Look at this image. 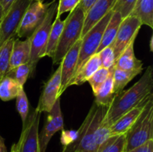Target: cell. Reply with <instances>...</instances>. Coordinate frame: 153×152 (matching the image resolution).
<instances>
[{
	"mask_svg": "<svg viewBox=\"0 0 153 152\" xmlns=\"http://www.w3.org/2000/svg\"><path fill=\"white\" fill-rule=\"evenodd\" d=\"M85 17V14L83 10L77 6L74 10L70 12V14L64 19V26L55 55L52 58L54 65L59 64L72 46L82 38Z\"/></svg>",
	"mask_w": 153,
	"mask_h": 152,
	"instance_id": "3957f363",
	"label": "cell"
},
{
	"mask_svg": "<svg viewBox=\"0 0 153 152\" xmlns=\"http://www.w3.org/2000/svg\"><path fill=\"white\" fill-rule=\"evenodd\" d=\"M126 134L110 137L99 147L97 152H124Z\"/></svg>",
	"mask_w": 153,
	"mask_h": 152,
	"instance_id": "484cf974",
	"label": "cell"
},
{
	"mask_svg": "<svg viewBox=\"0 0 153 152\" xmlns=\"http://www.w3.org/2000/svg\"><path fill=\"white\" fill-rule=\"evenodd\" d=\"M78 137V131H61V143L63 145V148L67 147L69 145L72 144Z\"/></svg>",
	"mask_w": 153,
	"mask_h": 152,
	"instance_id": "836d02e7",
	"label": "cell"
},
{
	"mask_svg": "<svg viewBox=\"0 0 153 152\" xmlns=\"http://www.w3.org/2000/svg\"><path fill=\"white\" fill-rule=\"evenodd\" d=\"M1 77H0V80H1Z\"/></svg>",
	"mask_w": 153,
	"mask_h": 152,
	"instance_id": "7bdbcfd3",
	"label": "cell"
},
{
	"mask_svg": "<svg viewBox=\"0 0 153 152\" xmlns=\"http://www.w3.org/2000/svg\"><path fill=\"white\" fill-rule=\"evenodd\" d=\"M61 63H59L56 71L45 83L35 110L40 113L43 112L49 113L56 100L60 98L58 93L61 89Z\"/></svg>",
	"mask_w": 153,
	"mask_h": 152,
	"instance_id": "7c38bea8",
	"label": "cell"
},
{
	"mask_svg": "<svg viewBox=\"0 0 153 152\" xmlns=\"http://www.w3.org/2000/svg\"><path fill=\"white\" fill-rule=\"evenodd\" d=\"M97 1V0H80L78 6L83 10L85 14H86L89 9L94 5V3Z\"/></svg>",
	"mask_w": 153,
	"mask_h": 152,
	"instance_id": "d590c367",
	"label": "cell"
},
{
	"mask_svg": "<svg viewBox=\"0 0 153 152\" xmlns=\"http://www.w3.org/2000/svg\"><path fill=\"white\" fill-rule=\"evenodd\" d=\"M111 126L108 124V122L105 120V117L101 121L99 125L95 134L96 145H97V149L99 148L101 145H102L109 137H111L110 134Z\"/></svg>",
	"mask_w": 153,
	"mask_h": 152,
	"instance_id": "f546056e",
	"label": "cell"
},
{
	"mask_svg": "<svg viewBox=\"0 0 153 152\" xmlns=\"http://www.w3.org/2000/svg\"><path fill=\"white\" fill-rule=\"evenodd\" d=\"M16 0H0V5L2 7L3 16L7 13V10L10 7V6L14 3Z\"/></svg>",
	"mask_w": 153,
	"mask_h": 152,
	"instance_id": "8d00e7d4",
	"label": "cell"
},
{
	"mask_svg": "<svg viewBox=\"0 0 153 152\" xmlns=\"http://www.w3.org/2000/svg\"><path fill=\"white\" fill-rule=\"evenodd\" d=\"M153 69L151 66L131 87L115 94L108 107L105 120L110 126L123 115L153 98Z\"/></svg>",
	"mask_w": 153,
	"mask_h": 152,
	"instance_id": "6da1fadb",
	"label": "cell"
},
{
	"mask_svg": "<svg viewBox=\"0 0 153 152\" xmlns=\"http://www.w3.org/2000/svg\"><path fill=\"white\" fill-rule=\"evenodd\" d=\"M142 24L137 17L128 16L123 19L111 47L114 52L115 61L132 41L135 40Z\"/></svg>",
	"mask_w": 153,
	"mask_h": 152,
	"instance_id": "ba28073f",
	"label": "cell"
},
{
	"mask_svg": "<svg viewBox=\"0 0 153 152\" xmlns=\"http://www.w3.org/2000/svg\"><path fill=\"white\" fill-rule=\"evenodd\" d=\"M112 13H113V10H111L101 20L99 21L91 30H89L82 38L79 59H78L75 74L79 71L82 65L91 56L97 54V49L101 43L104 30L111 17Z\"/></svg>",
	"mask_w": 153,
	"mask_h": 152,
	"instance_id": "8992f818",
	"label": "cell"
},
{
	"mask_svg": "<svg viewBox=\"0 0 153 152\" xmlns=\"http://www.w3.org/2000/svg\"><path fill=\"white\" fill-rule=\"evenodd\" d=\"M64 23H65V20H61V16L55 17V19L53 21L50 33H49V39H48L43 58L46 56L52 58L54 57L57 46H58L60 37H61L63 28L64 26Z\"/></svg>",
	"mask_w": 153,
	"mask_h": 152,
	"instance_id": "7402d4cb",
	"label": "cell"
},
{
	"mask_svg": "<svg viewBox=\"0 0 153 152\" xmlns=\"http://www.w3.org/2000/svg\"><path fill=\"white\" fill-rule=\"evenodd\" d=\"M16 37L6 40L0 46V77L2 78L9 72L10 61L11 57L12 49Z\"/></svg>",
	"mask_w": 153,
	"mask_h": 152,
	"instance_id": "d4e9b609",
	"label": "cell"
},
{
	"mask_svg": "<svg viewBox=\"0 0 153 152\" xmlns=\"http://www.w3.org/2000/svg\"><path fill=\"white\" fill-rule=\"evenodd\" d=\"M148 101L133 108L132 110L128 111V113L123 115L114 123H113V125L110 128L111 137L126 134L127 131L131 128L133 124L135 122L136 119H137V117L140 114L143 107H145V105H146Z\"/></svg>",
	"mask_w": 153,
	"mask_h": 152,
	"instance_id": "9a60e30c",
	"label": "cell"
},
{
	"mask_svg": "<svg viewBox=\"0 0 153 152\" xmlns=\"http://www.w3.org/2000/svg\"><path fill=\"white\" fill-rule=\"evenodd\" d=\"M80 0H59L58 1L56 16H61L66 12H71L79 4Z\"/></svg>",
	"mask_w": 153,
	"mask_h": 152,
	"instance_id": "d6a6232c",
	"label": "cell"
},
{
	"mask_svg": "<svg viewBox=\"0 0 153 152\" xmlns=\"http://www.w3.org/2000/svg\"><path fill=\"white\" fill-rule=\"evenodd\" d=\"M16 110L22 119V127L25 125L29 113V102L23 87L19 89L16 97Z\"/></svg>",
	"mask_w": 153,
	"mask_h": 152,
	"instance_id": "4316f807",
	"label": "cell"
},
{
	"mask_svg": "<svg viewBox=\"0 0 153 152\" xmlns=\"http://www.w3.org/2000/svg\"></svg>",
	"mask_w": 153,
	"mask_h": 152,
	"instance_id": "ee69618b",
	"label": "cell"
},
{
	"mask_svg": "<svg viewBox=\"0 0 153 152\" xmlns=\"http://www.w3.org/2000/svg\"><path fill=\"white\" fill-rule=\"evenodd\" d=\"M3 17V10H2V7H1V6L0 5V22H1V19H2Z\"/></svg>",
	"mask_w": 153,
	"mask_h": 152,
	"instance_id": "ab89813d",
	"label": "cell"
},
{
	"mask_svg": "<svg viewBox=\"0 0 153 152\" xmlns=\"http://www.w3.org/2000/svg\"><path fill=\"white\" fill-rule=\"evenodd\" d=\"M134 41L131 42L128 47L123 51L119 58L115 61V66L126 71L143 69V62L136 58L134 55Z\"/></svg>",
	"mask_w": 153,
	"mask_h": 152,
	"instance_id": "ac0fdd59",
	"label": "cell"
},
{
	"mask_svg": "<svg viewBox=\"0 0 153 152\" xmlns=\"http://www.w3.org/2000/svg\"><path fill=\"white\" fill-rule=\"evenodd\" d=\"M51 2L43 3L33 1L29 4L24 13L23 17L16 31V36L18 37H28L32 34L34 30L39 26L44 19Z\"/></svg>",
	"mask_w": 153,
	"mask_h": 152,
	"instance_id": "30bf717a",
	"label": "cell"
},
{
	"mask_svg": "<svg viewBox=\"0 0 153 152\" xmlns=\"http://www.w3.org/2000/svg\"><path fill=\"white\" fill-rule=\"evenodd\" d=\"M101 66V61L99 54H95L91 56L75 74L73 78L69 82L67 88L73 85L79 86L85 83Z\"/></svg>",
	"mask_w": 153,
	"mask_h": 152,
	"instance_id": "2e32d148",
	"label": "cell"
},
{
	"mask_svg": "<svg viewBox=\"0 0 153 152\" xmlns=\"http://www.w3.org/2000/svg\"><path fill=\"white\" fill-rule=\"evenodd\" d=\"M117 0H97L85 14L82 38L108 13L112 10ZM81 38V39H82Z\"/></svg>",
	"mask_w": 153,
	"mask_h": 152,
	"instance_id": "5bb4252c",
	"label": "cell"
},
{
	"mask_svg": "<svg viewBox=\"0 0 153 152\" xmlns=\"http://www.w3.org/2000/svg\"><path fill=\"white\" fill-rule=\"evenodd\" d=\"M81 43H82V39H79L67 52L61 62L60 63L61 66V85L58 93L59 97L67 89L69 82L73 78L76 72Z\"/></svg>",
	"mask_w": 153,
	"mask_h": 152,
	"instance_id": "4fadbf2b",
	"label": "cell"
},
{
	"mask_svg": "<svg viewBox=\"0 0 153 152\" xmlns=\"http://www.w3.org/2000/svg\"><path fill=\"white\" fill-rule=\"evenodd\" d=\"M108 109V107L94 103L83 123L78 130V137L76 141L63 148L61 152H97L96 131L105 116Z\"/></svg>",
	"mask_w": 153,
	"mask_h": 152,
	"instance_id": "7a4b0ae2",
	"label": "cell"
},
{
	"mask_svg": "<svg viewBox=\"0 0 153 152\" xmlns=\"http://www.w3.org/2000/svg\"><path fill=\"white\" fill-rule=\"evenodd\" d=\"M21 86L16 80L8 75L4 76L0 80V99L8 101L16 98Z\"/></svg>",
	"mask_w": 153,
	"mask_h": 152,
	"instance_id": "cb8c5ba5",
	"label": "cell"
},
{
	"mask_svg": "<svg viewBox=\"0 0 153 152\" xmlns=\"http://www.w3.org/2000/svg\"><path fill=\"white\" fill-rule=\"evenodd\" d=\"M32 0H16L0 22V46L8 39L16 36V31L25 10Z\"/></svg>",
	"mask_w": 153,
	"mask_h": 152,
	"instance_id": "52a82bcc",
	"label": "cell"
},
{
	"mask_svg": "<svg viewBox=\"0 0 153 152\" xmlns=\"http://www.w3.org/2000/svg\"><path fill=\"white\" fill-rule=\"evenodd\" d=\"M32 1H40V2H43V1H44L45 0H32Z\"/></svg>",
	"mask_w": 153,
	"mask_h": 152,
	"instance_id": "b9f144b4",
	"label": "cell"
},
{
	"mask_svg": "<svg viewBox=\"0 0 153 152\" xmlns=\"http://www.w3.org/2000/svg\"><path fill=\"white\" fill-rule=\"evenodd\" d=\"M143 69L132 70L126 71L118 69L115 66L113 74L114 79V92L118 93L120 91L123 90L125 86L132 80L133 78L142 72Z\"/></svg>",
	"mask_w": 153,
	"mask_h": 152,
	"instance_id": "603a6c76",
	"label": "cell"
},
{
	"mask_svg": "<svg viewBox=\"0 0 153 152\" xmlns=\"http://www.w3.org/2000/svg\"><path fill=\"white\" fill-rule=\"evenodd\" d=\"M122 20L123 18L120 13L117 11H113L110 20L108 22L107 25L104 30L101 43H100V46L97 49V54L99 53L100 51L102 50L105 48L111 45V43L114 40L118 28H119Z\"/></svg>",
	"mask_w": 153,
	"mask_h": 152,
	"instance_id": "ffe728a7",
	"label": "cell"
},
{
	"mask_svg": "<svg viewBox=\"0 0 153 152\" xmlns=\"http://www.w3.org/2000/svg\"><path fill=\"white\" fill-rule=\"evenodd\" d=\"M33 75L32 69L28 63L22 64L7 73V75L14 79L21 86H23L28 77Z\"/></svg>",
	"mask_w": 153,
	"mask_h": 152,
	"instance_id": "83f0119b",
	"label": "cell"
},
{
	"mask_svg": "<svg viewBox=\"0 0 153 152\" xmlns=\"http://www.w3.org/2000/svg\"><path fill=\"white\" fill-rule=\"evenodd\" d=\"M129 16L137 17L141 22L153 28V0H137Z\"/></svg>",
	"mask_w": 153,
	"mask_h": 152,
	"instance_id": "44dd1931",
	"label": "cell"
},
{
	"mask_svg": "<svg viewBox=\"0 0 153 152\" xmlns=\"http://www.w3.org/2000/svg\"><path fill=\"white\" fill-rule=\"evenodd\" d=\"M137 0H117L112 10L120 13L123 19L129 16Z\"/></svg>",
	"mask_w": 153,
	"mask_h": 152,
	"instance_id": "4dcf8cb0",
	"label": "cell"
},
{
	"mask_svg": "<svg viewBox=\"0 0 153 152\" xmlns=\"http://www.w3.org/2000/svg\"><path fill=\"white\" fill-rule=\"evenodd\" d=\"M115 65L109 68L110 73L106 79L105 81L102 83L100 89H98L97 93L94 95L95 96V101L94 103L97 105L104 106L108 107L111 104L115 96V93L114 92V79L113 74L114 71Z\"/></svg>",
	"mask_w": 153,
	"mask_h": 152,
	"instance_id": "d6986e66",
	"label": "cell"
},
{
	"mask_svg": "<svg viewBox=\"0 0 153 152\" xmlns=\"http://www.w3.org/2000/svg\"><path fill=\"white\" fill-rule=\"evenodd\" d=\"M40 114L34 110L28 116L19 141L16 143L18 152H40L38 141Z\"/></svg>",
	"mask_w": 153,
	"mask_h": 152,
	"instance_id": "9c48e42d",
	"label": "cell"
},
{
	"mask_svg": "<svg viewBox=\"0 0 153 152\" xmlns=\"http://www.w3.org/2000/svg\"><path fill=\"white\" fill-rule=\"evenodd\" d=\"M109 73H110V69H109L101 66L88 79L87 82H88L90 85H91L93 92H94V95L97 93L100 86L105 81V80L108 77Z\"/></svg>",
	"mask_w": 153,
	"mask_h": 152,
	"instance_id": "f1b7e54d",
	"label": "cell"
},
{
	"mask_svg": "<svg viewBox=\"0 0 153 152\" xmlns=\"http://www.w3.org/2000/svg\"><path fill=\"white\" fill-rule=\"evenodd\" d=\"M153 139V98L139 115L135 122L126 134L124 152H128Z\"/></svg>",
	"mask_w": 153,
	"mask_h": 152,
	"instance_id": "277c9868",
	"label": "cell"
},
{
	"mask_svg": "<svg viewBox=\"0 0 153 152\" xmlns=\"http://www.w3.org/2000/svg\"><path fill=\"white\" fill-rule=\"evenodd\" d=\"M152 37H151V39H150V50H151V52H152Z\"/></svg>",
	"mask_w": 153,
	"mask_h": 152,
	"instance_id": "60d3db41",
	"label": "cell"
},
{
	"mask_svg": "<svg viewBox=\"0 0 153 152\" xmlns=\"http://www.w3.org/2000/svg\"><path fill=\"white\" fill-rule=\"evenodd\" d=\"M57 7L58 1L56 0H53L48 7L43 20L29 37L31 43V54L28 64L31 66L33 73L35 71L38 61L43 58L49 33L53 24L54 17L56 14Z\"/></svg>",
	"mask_w": 153,
	"mask_h": 152,
	"instance_id": "5b68a950",
	"label": "cell"
},
{
	"mask_svg": "<svg viewBox=\"0 0 153 152\" xmlns=\"http://www.w3.org/2000/svg\"><path fill=\"white\" fill-rule=\"evenodd\" d=\"M10 152H18V151H17V148H16V143H14V144H13V145H12L11 150H10Z\"/></svg>",
	"mask_w": 153,
	"mask_h": 152,
	"instance_id": "f35d334b",
	"label": "cell"
},
{
	"mask_svg": "<svg viewBox=\"0 0 153 152\" xmlns=\"http://www.w3.org/2000/svg\"><path fill=\"white\" fill-rule=\"evenodd\" d=\"M97 54H99L100 61H101V65L102 67L109 69L115 65L114 52L111 46L105 48Z\"/></svg>",
	"mask_w": 153,
	"mask_h": 152,
	"instance_id": "1f68e13d",
	"label": "cell"
},
{
	"mask_svg": "<svg viewBox=\"0 0 153 152\" xmlns=\"http://www.w3.org/2000/svg\"><path fill=\"white\" fill-rule=\"evenodd\" d=\"M128 152H153V139Z\"/></svg>",
	"mask_w": 153,
	"mask_h": 152,
	"instance_id": "e575fe53",
	"label": "cell"
},
{
	"mask_svg": "<svg viewBox=\"0 0 153 152\" xmlns=\"http://www.w3.org/2000/svg\"><path fill=\"white\" fill-rule=\"evenodd\" d=\"M31 54V43L29 37L25 40L16 39L13 43L10 61L9 72L22 64L28 63Z\"/></svg>",
	"mask_w": 153,
	"mask_h": 152,
	"instance_id": "e0dca14e",
	"label": "cell"
},
{
	"mask_svg": "<svg viewBox=\"0 0 153 152\" xmlns=\"http://www.w3.org/2000/svg\"><path fill=\"white\" fill-rule=\"evenodd\" d=\"M64 130V118L61 113L60 98L56 100L52 110L48 113L46 120L38 134L40 152H46L52 137L57 132Z\"/></svg>",
	"mask_w": 153,
	"mask_h": 152,
	"instance_id": "8fae6325",
	"label": "cell"
},
{
	"mask_svg": "<svg viewBox=\"0 0 153 152\" xmlns=\"http://www.w3.org/2000/svg\"><path fill=\"white\" fill-rule=\"evenodd\" d=\"M0 152H7L4 141L1 135H0Z\"/></svg>",
	"mask_w": 153,
	"mask_h": 152,
	"instance_id": "74e56055",
	"label": "cell"
}]
</instances>
